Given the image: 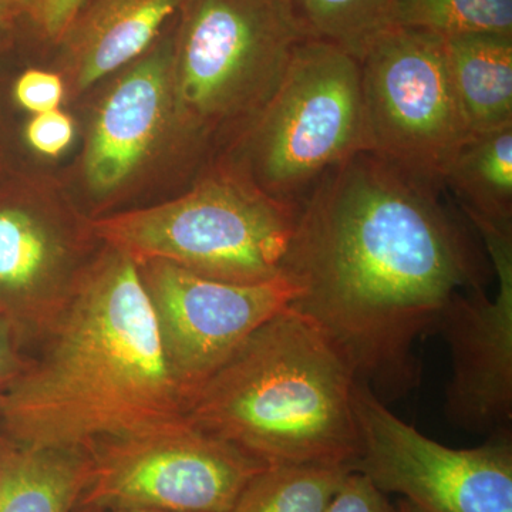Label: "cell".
Segmentation results:
<instances>
[{
	"label": "cell",
	"instance_id": "obj_1",
	"mask_svg": "<svg viewBox=\"0 0 512 512\" xmlns=\"http://www.w3.org/2000/svg\"><path fill=\"white\" fill-rule=\"evenodd\" d=\"M370 151L306 195L282 275L308 319L384 403L419 384L414 345L460 292L485 288L470 241L439 191Z\"/></svg>",
	"mask_w": 512,
	"mask_h": 512
},
{
	"label": "cell",
	"instance_id": "obj_2",
	"mask_svg": "<svg viewBox=\"0 0 512 512\" xmlns=\"http://www.w3.org/2000/svg\"><path fill=\"white\" fill-rule=\"evenodd\" d=\"M40 355L0 390V439L86 448L187 419L138 265L107 248L46 329Z\"/></svg>",
	"mask_w": 512,
	"mask_h": 512
},
{
	"label": "cell",
	"instance_id": "obj_3",
	"mask_svg": "<svg viewBox=\"0 0 512 512\" xmlns=\"http://www.w3.org/2000/svg\"><path fill=\"white\" fill-rule=\"evenodd\" d=\"M356 384L338 350L288 306L195 390L185 417L266 467L355 471Z\"/></svg>",
	"mask_w": 512,
	"mask_h": 512
},
{
	"label": "cell",
	"instance_id": "obj_4",
	"mask_svg": "<svg viewBox=\"0 0 512 512\" xmlns=\"http://www.w3.org/2000/svg\"><path fill=\"white\" fill-rule=\"evenodd\" d=\"M298 211L220 170L175 200L100 218L90 228L136 262L164 261L197 274L261 284L282 275Z\"/></svg>",
	"mask_w": 512,
	"mask_h": 512
},
{
	"label": "cell",
	"instance_id": "obj_5",
	"mask_svg": "<svg viewBox=\"0 0 512 512\" xmlns=\"http://www.w3.org/2000/svg\"><path fill=\"white\" fill-rule=\"evenodd\" d=\"M359 151H366L359 62L333 43L306 39L239 136V163L222 170L299 210L323 175Z\"/></svg>",
	"mask_w": 512,
	"mask_h": 512
},
{
	"label": "cell",
	"instance_id": "obj_6",
	"mask_svg": "<svg viewBox=\"0 0 512 512\" xmlns=\"http://www.w3.org/2000/svg\"><path fill=\"white\" fill-rule=\"evenodd\" d=\"M171 83L177 126L212 133L259 116L308 39L289 0H183ZM239 134V136H241Z\"/></svg>",
	"mask_w": 512,
	"mask_h": 512
},
{
	"label": "cell",
	"instance_id": "obj_7",
	"mask_svg": "<svg viewBox=\"0 0 512 512\" xmlns=\"http://www.w3.org/2000/svg\"><path fill=\"white\" fill-rule=\"evenodd\" d=\"M357 62L366 151L443 188L447 168L473 136L448 79L444 37L390 26Z\"/></svg>",
	"mask_w": 512,
	"mask_h": 512
},
{
	"label": "cell",
	"instance_id": "obj_8",
	"mask_svg": "<svg viewBox=\"0 0 512 512\" xmlns=\"http://www.w3.org/2000/svg\"><path fill=\"white\" fill-rule=\"evenodd\" d=\"M77 507L229 512L266 466L187 419L100 441Z\"/></svg>",
	"mask_w": 512,
	"mask_h": 512
},
{
	"label": "cell",
	"instance_id": "obj_9",
	"mask_svg": "<svg viewBox=\"0 0 512 512\" xmlns=\"http://www.w3.org/2000/svg\"><path fill=\"white\" fill-rule=\"evenodd\" d=\"M353 407L359 433L355 471L414 512H512V433L481 446L451 448L397 417L366 384Z\"/></svg>",
	"mask_w": 512,
	"mask_h": 512
},
{
	"label": "cell",
	"instance_id": "obj_10",
	"mask_svg": "<svg viewBox=\"0 0 512 512\" xmlns=\"http://www.w3.org/2000/svg\"><path fill=\"white\" fill-rule=\"evenodd\" d=\"M171 372L188 400L276 313L296 286L285 275L234 284L164 261L137 262Z\"/></svg>",
	"mask_w": 512,
	"mask_h": 512
},
{
	"label": "cell",
	"instance_id": "obj_11",
	"mask_svg": "<svg viewBox=\"0 0 512 512\" xmlns=\"http://www.w3.org/2000/svg\"><path fill=\"white\" fill-rule=\"evenodd\" d=\"M497 275L498 289L454 295L436 330L450 349L447 419L476 434L510 431L512 426V234L476 228Z\"/></svg>",
	"mask_w": 512,
	"mask_h": 512
},
{
	"label": "cell",
	"instance_id": "obj_12",
	"mask_svg": "<svg viewBox=\"0 0 512 512\" xmlns=\"http://www.w3.org/2000/svg\"><path fill=\"white\" fill-rule=\"evenodd\" d=\"M171 56V43L147 50L100 100L83 158L84 180L94 194L123 187L177 124Z\"/></svg>",
	"mask_w": 512,
	"mask_h": 512
},
{
	"label": "cell",
	"instance_id": "obj_13",
	"mask_svg": "<svg viewBox=\"0 0 512 512\" xmlns=\"http://www.w3.org/2000/svg\"><path fill=\"white\" fill-rule=\"evenodd\" d=\"M73 248L62 229L28 210L0 207V312L23 343L42 338L76 288Z\"/></svg>",
	"mask_w": 512,
	"mask_h": 512
},
{
	"label": "cell",
	"instance_id": "obj_14",
	"mask_svg": "<svg viewBox=\"0 0 512 512\" xmlns=\"http://www.w3.org/2000/svg\"><path fill=\"white\" fill-rule=\"evenodd\" d=\"M183 0H96L63 37L74 87H92L147 52Z\"/></svg>",
	"mask_w": 512,
	"mask_h": 512
},
{
	"label": "cell",
	"instance_id": "obj_15",
	"mask_svg": "<svg viewBox=\"0 0 512 512\" xmlns=\"http://www.w3.org/2000/svg\"><path fill=\"white\" fill-rule=\"evenodd\" d=\"M93 471L92 450L0 439V512H73Z\"/></svg>",
	"mask_w": 512,
	"mask_h": 512
},
{
	"label": "cell",
	"instance_id": "obj_16",
	"mask_svg": "<svg viewBox=\"0 0 512 512\" xmlns=\"http://www.w3.org/2000/svg\"><path fill=\"white\" fill-rule=\"evenodd\" d=\"M448 79L471 133L512 126V35L444 37Z\"/></svg>",
	"mask_w": 512,
	"mask_h": 512
},
{
	"label": "cell",
	"instance_id": "obj_17",
	"mask_svg": "<svg viewBox=\"0 0 512 512\" xmlns=\"http://www.w3.org/2000/svg\"><path fill=\"white\" fill-rule=\"evenodd\" d=\"M474 227L512 234V126L473 134L444 175Z\"/></svg>",
	"mask_w": 512,
	"mask_h": 512
},
{
	"label": "cell",
	"instance_id": "obj_18",
	"mask_svg": "<svg viewBox=\"0 0 512 512\" xmlns=\"http://www.w3.org/2000/svg\"><path fill=\"white\" fill-rule=\"evenodd\" d=\"M352 471L345 466L266 467L229 512H325Z\"/></svg>",
	"mask_w": 512,
	"mask_h": 512
},
{
	"label": "cell",
	"instance_id": "obj_19",
	"mask_svg": "<svg viewBox=\"0 0 512 512\" xmlns=\"http://www.w3.org/2000/svg\"><path fill=\"white\" fill-rule=\"evenodd\" d=\"M308 39L342 47L359 57L367 43L389 28L394 0H289Z\"/></svg>",
	"mask_w": 512,
	"mask_h": 512
},
{
	"label": "cell",
	"instance_id": "obj_20",
	"mask_svg": "<svg viewBox=\"0 0 512 512\" xmlns=\"http://www.w3.org/2000/svg\"><path fill=\"white\" fill-rule=\"evenodd\" d=\"M390 26L443 37L468 33L512 35V0H394Z\"/></svg>",
	"mask_w": 512,
	"mask_h": 512
},
{
	"label": "cell",
	"instance_id": "obj_21",
	"mask_svg": "<svg viewBox=\"0 0 512 512\" xmlns=\"http://www.w3.org/2000/svg\"><path fill=\"white\" fill-rule=\"evenodd\" d=\"M73 137L72 117L59 109L35 114L26 127L29 146L46 157H59L72 144Z\"/></svg>",
	"mask_w": 512,
	"mask_h": 512
},
{
	"label": "cell",
	"instance_id": "obj_22",
	"mask_svg": "<svg viewBox=\"0 0 512 512\" xmlns=\"http://www.w3.org/2000/svg\"><path fill=\"white\" fill-rule=\"evenodd\" d=\"M63 96V80L56 73L28 70L15 84L16 101L33 114L59 109Z\"/></svg>",
	"mask_w": 512,
	"mask_h": 512
},
{
	"label": "cell",
	"instance_id": "obj_23",
	"mask_svg": "<svg viewBox=\"0 0 512 512\" xmlns=\"http://www.w3.org/2000/svg\"><path fill=\"white\" fill-rule=\"evenodd\" d=\"M325 512H397L389 495L377 490L363 474L352 471Z\"/></svg>",
	"mask_w": 512,
	"mask_h": 512
},
{
	"label": "cell",
	"instance_id": "obj_24",
	"mask_svg": "<svg viewBox=\"0 0 512 512\" xmlns=\"http://www.w3.org/2000/svg\"><path fill=\"white\" fill-rule=\"evenodd\" d=\"M86 0H33L29 13L50 39L63 40L82 13Z\"/></svg>",
	"mask_w": 512,
	"mask_h": 512
},
{
	"label": "cell",
	"instance_id": "obj_25",
	"mask_svg": "<svg viewBox=\"0 0 512 512\" xmlns=\"http://www.w3.org/2000/svg\"><path fill=\"white\" fill-rule=\"evenodd\" d=\"M22 338L5 316H0V390L12 382L26 363Z\"/></svg>",
	"mask_w": 512,
	"mask_h": 512
},
{
	"label": "cell",
	"instance_id": "obj_26",
	"mask_svg": "<svg viewBox=\"0 0 512 512\" xmlns=\"http://www.w3.org/2000/svg\"><path fill=\"white\" fill-rule=\"evenodd\" d=\"M33 0H0V12L5 15V18L12 20L20 13L29 12L32 8Z\"/></svg>",
	"mask_w": 512,
	"mask_h": 512
},
{
	"label": "cell",
	"instance_id": "obj_27",
	"mask_svg": "<svg viewBox=\"0 0 512 512\" xmlns=\"http://www.w3.org/2000/svg\"><path fill=\"white\" fill-rule=\"evenodd\" d=\"M9 29V20L5 18L2 12H0V47H2L3 42L6 39V33H8Z\"/></svg>",
	"mask_w": 512,
	"mask_h": 512
},
{
	"label": "cell",
	"instance_id": "obj_28",
	"mask_svg": "<svg viewBox=\"0 0 512 512\" xmlns=\"http://www.w3.org/2000/svg\"><path fill=\"white\" fill-rule=\"evenodd\" d=\"M73 512H116V511L103 510V508H96V507H76V510H74Z\"/></svg>",
	"mask_w": 512,
	"mask_h": 512
},
{
	"label": "cell",
	"instance_id": "obj_29",
	"mask_svg": "<svg viewBox=\"0 0 512 512\" xmlns=\"http://www.w3.org/2000/svg\"><path fill=\"white\" fill-rule=\"evenodd\" d=\"M396 510L397 512H414L412 507L404 500H400L399 503L396 504Z\"/></svg>",
	"mask_w": 512,
	"mask_h": 512
},
{
	"label": "cell",
	"instance_id": "obj_30",
	"mask_svg": "<svg viewBox=\"0 0 512 512\" xmlns=\"http://www.w3.org/2000/svg\"><path fill=\"white\" fill-rule=\"evenodd\" d=\"M116 512H173V511H161V510H143V508H136V510H121Z\"/></svg>",
	"mask_w": 512,
	"mask_h": 512
},
{
	"label": "cell",
	"instance_id": "obj_31",
	"mask_svg": "<svg viewBox=\"0 0 512 512\" xmlns=\"http://www.w3.org/2000/svg\"><path fill=\"white\" fill-rule=\"evenodd\" d=\"M0 316H3V313H2V312H0Z\"/></svg>",
	"mask_w": 512,
	"mask_h": 512
}]
</instances>
